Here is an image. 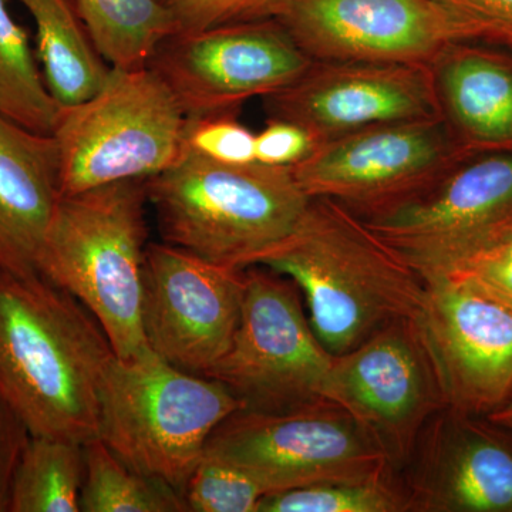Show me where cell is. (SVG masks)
Returning <instances> with one entry per match:
<instances>
[{
    "label": "cell",
    "instance_id": "cell-12",
    "mask_svg": "<svg viewBox=\"0 0 512 512\" xmlns=\"http://www.w3.org/2000/svg\"><path fill=\"white\" fill-rule=\"evenodd\" d=\"M322 394L375 437L399 473L427 421L446 407L414 318L393 320L356 348L333 355Z\"/></svg>",
    "mask_w": 512,
    "mask_h": 512
},
{
    "label": "cell",
    "instance_id": "cell-10",
    "mask_svg": "<svg viewBox=\"0 0 512 512\" xmlns=\"http://www.w3.org/2000/svg\"><path fill=\"white\" fill-rule=\"evenodd\" d=\"M466 156L441 119L396 121L323 141L291 170L309 198H332L367 218L409 200Z\"/></svg>",
    "mask_w": 512,
    "mask_h": 512
},
{
    "label": "cell",
    "instance_id": "cell-17",
    "mask_svg": "<svg viewBox=\"0 0 512 512\" xmlns=\"http://www.w3.org/2000/svg\"><path fill=\"white\" fill-rule=\"evenodd\" d=\"M400 477L410 512H512V431L444 407Z\"/></svg>",
    "mask_w": 512,
    "mask_h": 512
},
{
    "label": "cell",
    "instance_id": "cell-23",
    "mask_svg": "<svg viewBox=\"0 0 512 512\" xmlns=\"http://www.w3.org/2000/svg\"><path fill=\"white\" fill-rule=\"evenodd\" d=\"M63 106L37 67L28 33L0 0V116L33 133L53 136Z\"/></svg>",
    "mask_w": 512,
    "mask_h": 512
},
{
    "label": "cell",
    "instance_id": "cell-21",
    "mask_svg": "<svg viewBox=\"0 0 512 512\" xmlns=\"http://www.w3.org/2000/svg\"><path fill=\"white\" fill-rule=\"evenodd\" d=\"M72 2L94 49L111 69H146L157 50L180 33L163 0Z\"/></svg>",
    "mask_w": 512,
    "mask_h": 512
},
{
    "label": "cell",
    "instance_id": "cell-3",
    "mask_svg": "<svg viewBox=\"0 0 512 512\" xmlns=\"http://www.w3.org/2000/svg\"><path fill=\"white\" fill-rule=\"evenodd\" d=\"M146 181L62 195L37 259L39 275L92 313L119 359L150 350L141 320Z\"/></svg>",
    "mask_w": 512,
    "mask_h": 512
},
{
    "label": "cell",
    "instance_id": "cell-4",
    "mask_svg": "<svg viewBox=\"0 0 512 512\" xmlns=\"http://www.w3.org/2000/svg\"><path fill=\"white\" fill-rule=\"evenodd\" d=\"M146 185L164 242L239 269L284 241L311 201L291 167L217 163L187 151Z\"/></svg>",
    "mask_w": 512,
    "mask_h": 512
},
{
    "label": "cell",
    "instance_id": "cell-9",
    "mask_svg": "<svg viewBox=\"0 0 512 512\" xmlns=\"http://www.w3.org/2000/svg\"><path fill=\"white\" fill-rule=\"evenodd\" d=\"M204 454L244 471L266 495L394 470L375 437L326 399L285 414L239 409L214 430Z\"/></svg>",
    "mask_w": 512,
    "mask_h": 512
},
{
    "label": "cell",
    "instance_id": "cell-33",
    "mask_svg": "<svg viewBox=\"0 0 512 512\" xmlns=\"http://www.w3.org/2000/svg\"><path fill=\"white\" fill-rule=\"evenodd\" d=\"M487 417L493 420L494 423L500 424V426L505 427V429L512 431V396L503 407H500L497 412Z\"/></svg>",
    "mask_w": 512,
    "mask_h": 512
},
{
    "label": "cell",
    "instance_id": "cell-25",
    "mask_svg": "<svg viewBox=\"0 0 512 512\" xmlns=\"http://www.w3.org/2000/svg\"><path fill=\"white\" fill-rule=\"evenodd\" d=\"M258 512H410L399 471L268 494Z\"/></svg>",
    "mask_w": 512,
    "mask_h": 512
},
{
    "label": "cell",
    "instance_id": "cell-30",
    "mask_svg": "<svg viewBox=\"0 0 512 512\" xmlns=\"http://www.w3.org/2000/svg\"><path fill=\"white\" fill-rule=\"evenodd\" d=\"M439 276H447L474 286L478 291L512 309V235L495 247Z\"/></svg>",
    "mask_w": 512,
    "mask_h": 512
},
{
    "label": "cell",
    "instance_id": "cell-1",
    "mask_svg": "<svg viewBox=\"0 0 512 512\" xmlns=\"http://www.w3.org/2000/svg\"><path fill=\"white\" fill-rule=\"evenodd\" d=\"M113 357L74 296L42 275L0 266V397L30 436L96 439L101 376Z\"/></svg>",
    "mask_w": 512,
    "mask_h": 512
},
{
    "label": "cell",
    "instance_id": "cell-7",
    "mask_svg": "<svg viewBox=\"0 0 512 512\" xmlns=\"http://www.w3.org/2000/svg\"><path fill=\"white\" fill-rule=\"evenodd\" d=\"M332 356L312 328L298 286L252 265L245 268L241 318L231 348L207 377L224 384L244 410L291 413L325 399Z\"/></svg>",
    "mask_w": 512,
    "mask_h": 512
},
{
    "label": "cell",
    "instance_id": "cell-5",
    "mask_svg": "<svg viewBox=\"0 0 512 512\" xmlns=\"http://www.w3.org/2000/svg\"><path fill=\"white\" fill-rule=\"evenodd\" d=\"M242 403L224 384L153 350L114 355L99 386L97 437L121 463L183 495L214 430Z\"/></svg>",
    "mask_w": 512,
    "mask_h": 512
},
{
    "label": "cell",
    "instance_id": "cell-29",
    "mask_svg": "<svg viewBox=\"0 0 512 512\" xmlns=\"http://www.w3.org/2000/svg\"><path fill=\"white\" fill-rule=\"evenodd\" d=\"M174 13L180 33L265 19L272 0H163Z\"/></svg>",
    "mask_w": 512,
    "mask_h": 512
},
{
    "label": "cell",
    "instance_id": "cell-22",
    "mask_svg": "<svg viewBox=\"0 0 512 512\" xmlns=\"http://www.w3.org/2000/svg\"><path fill=\"white\" fill-rule=\"evenodd\" d=\"M84 444L30 436L13 474L9 512H80Z\"/></svg>",
    "mask_w": 512,
    "mask_h": 512
},
{
    "label": "cell",
    "instance_id": "cell-6",
    "mask_svg": "<svg viewBox=\"0 0 512 512\" xmlns=\"http://www.w3.org/2000/svg\"><path fill=\"white\" fill-rule=\"evenodd\" d=\"M185 123L151 67L111 69L99 92L60 113L53 137L62 195L163 173L183 156Z\"/></svg>",
    "mask_w": 512,
    "mask_h": 512
},
{
    "label": "cell",
    "instance_id": "cell-8",
    "mask_svg": "<svg viewBox=\"0 0 512 512\" xmlns=\"http://www.w3.org/2000/svg\"><path fill=\"white\" fill-rule=\"evenodd\" d=\"M421 278L446 274L512 235V151L470 154L390 210L362 218Z\"/></svg>",
    "mask_w": 512,
    "mask_h": 512
},
{
    "label": "cell",
    "instance_id": "cell-16",
    "mask_svg": "<svg viewBox=\"0 0 512 512\" xmlns=\"http://www.w3.org/2000/svg\"><path fill=\"white\" fill-rule=\"evenodd\" d=\"M269 119L292 121L318 141L396 121L440 119L429 64L315 62L264 97Z\"/></svg>",
    "mask_w": 512,
    "mask_h": 512
},
{
    "label": "cell",
    "instance_id": "cell-20",
    "mask_svg": "<svg viewBox=\"0 0 512 512\" xmlns=\"http://www.w3.org/2000/svg\"><path fill=\"white\" fill-rule=\"evenodd\" d=\"M37 29V52L47 87L62 106L99 92L111 67L94 49L72 0H19Z\"/></svg>",
    "mask_w": 512,
    "mask_h": 512
},
{
    "label": "cell",
    "instance_id": "cell-18",
    "mask_svg": "<svg viewBox=\"0 0 512 512\" xmlns=\"http://www.w3.org/2000/svg\"><path fill=\"white\" fill-rule=\"evenodd\" d=\"M441 121L466 154L512 151V53L454 42L431 60Z\"/></svg>",
    "mask_w": 512,
    "mask_h": 512
},
{
    "label": "cell",
    "instance_id": "cell-14",
    "mask_svg": "<svg viewBox=\"0 0 512 512\" xmlns=\"http://www.w3.org/2000/svg\"><path fill=\"white\" fill-rule=\"evenodd\" d=\"M266 18L315 62L430 64L443 47L467 42L437 0H272Z\"/></svg>",
    "mask_w": 512,
    "mask_h": 512
},
{
    "label": "cell",
    "instance_id": "cell-32",
    "mask_svg": "<svg viewBox=\"0 0 512 512\" xmlns=\"http://www.w3.org/2000/svg\"><path fill=\"white\" fill-rule=\"evenodd\" d=\"M29 437L26 424L0 397V512H9L13 474Z\"/></svg>",
    "mask_w": 512,
    "mask_h": 512
},
{
    "label": "cell",
    "instance_id": "cell-28",
    "mask_svg": "<svg viewBox=\"0 0 512 512\" xmlns=\"http://www.w3.org/2000/svg\"><path fill=\"white\" fill-rule=\"evenodd\" d=\"M460 23L467 42L512 53V0H437Z\"/></svg>",
    "mask_w": 512,
    "mask_h": 512
},
{
    "label": "cell",
    "instance_id": "cell-19",
    "mask_svg": "<svg viewBox=\"0 0 512 512\" xmlns=\"http://www.w3.org/2000/svg\"><path fill=\"white\" fill-rule=\"evenodd\" d=\"M60 158L55 137L0 116V266L36 276L37 259L55 215Z\"/></svg>",
    "mask_w": 512,
    "mask_h": 512
},
{
    "label": "cell",
    "instance_id": "cell-11",
    "mask_svg": "<svg viewBox=\"0 0 512 512\" xmlns=\"http://www.w3.org/2000/svg\"><path fill=\"white\" fill-rule=\"evenodd\" d=\"M313 60L274 19L227 23L178 33L150 66L187 119L237 114L245 101L286 89Z\"/></svg>",
    "mask_w": 512,
    "mask_h": 512
},
{
    "label": "cell",
    "instance_id": "cell-2",
    "mask_svg": "<svg viewBox=\"0 0 512 512\" xmlns=\"http://www.w3.org/2000/svg\"><path fill=\"white\" fill-rule=\"evenodd\" d=\"M256 265L298 286L320 343L348 352L387 323L416 318L423 278L332 198H311L291 234Z\"/></svg>",
    "mask_w": 512,
    "mask_h": 512
},
{
    "label": "cell",
    "instance_id": "cell-31",
    "mask_svg": "<svg viewBox=\"0 0 512 512\" xmlns=\"http://www.w3.org/2000/svg\"><path fill=\"white\" fill-rule=\"evenodd\" d=\"M318 146L305 128L281 119H268L255 136V160L274 167H293L301 163Z\"/></svg>",
    "mask_w": 512,
    "mask_h": 512
},
{
    "label": "cell",
    "instance_id": "cell-24",
    "mask_svg": "<svg viewBox=\"0 0 512 512\" xmlns=\"http://www.w3.org/2000/svg\"><path fill=\"white\" fill-rule=\"evenodd\" d=\"M80 512H188L171 485L131 470L96 437L84 443Z\"/></svg>",
    "mask_w": 512,
    "mask_h": 512
},
{
    "label": "cell",
    "instance_id": "cell-13",
    "mask_svg": "<svg viewBox=\"0 0 512 512\" xmlns=\"http://www.w3.org/2000/svg\"><path fill=\"white\" fill-rule=\"evenodd\" d=\"M244 288L245 269L150 242L141 303L148 348L185 372L207 377L231 348Z\"/></svg>",
    "mask_w": 512,
    "mask_h": 512
},
{
    "label": "cell",
    "instance_id": "cell-27",
    "mask_svg": "<svg viewBox=\"0 0 512 512\" xmlns=\"http://www.w3.org/2000/svg\"><path fill=\"white\" fill-rule=\"evenodd\" d=\"M237 114L187 119L183 147L187 153L224 164L255 163V136Z\"/></svg>",
    "mask_w": 512,
    "mask_h": 512
},
{
    "label": "cell",
    "instance_id": "cell-26",
    "mask_svg": "<svg viewBox=\"0 0 512 512\" xmlns=\"http://www.w3.org/2000/svg\"><path fill=\"white\" fill-rule=\"evenodd\" d=\"M265 495L244 471L204 454L185 487L184 501L190 512H258Z\"/></svg>",
    "mask_w": 512,
    "mask_h": 512
},
{
    "label": "cell",
    "instance_id": "cell-15",
    "mask_svg": "<svg viewBox=\"0 0 512 512\" xmlns=\"http://www.w3.org/2000/svg\"><path fill=\"white\" fill-rule=\"evenodd\" d=\"M446 407L487 417L512 396V309L447 276L424 279L416 315Z\"/></svg>",
    "mask_w": 512,
    "mask_h": 512
}]
</instances>
